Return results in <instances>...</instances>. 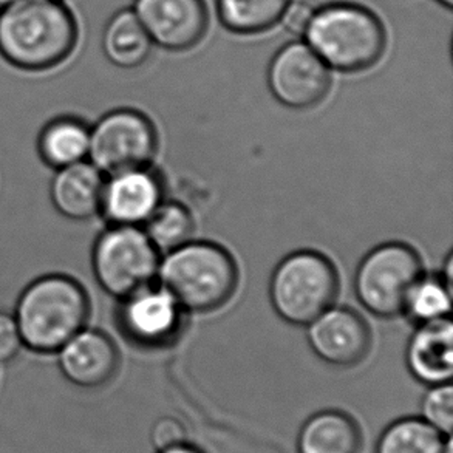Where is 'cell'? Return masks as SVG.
<instances>
[{
  "label": "cell",
  "instance_id": "cell-1",
  "mask_svg": "<svg viewBox=\"0 0 453 453\" xmlns=\"http://www.w3.org/2000/svg\"><path fill=\"white\" fill-rule=\"evenodd\" d=\"M78 39V20L64 0H18L0 12V56L19 70L61 65Z\"/></svg>",
  "mask_w": 453,
  "mask_h": 453
},
{
  "label": "cell",
  "instance_id": "cell-2",
  "mask_svg": "<svg viewBox=\"0 0 453 453\" xmlns=\"http://www.w3.org/2000/svg\"><path fill=\"white\" fill-rule=\"evenodd\" d=\"M90 310V297L76 279L45 274L25 287L12 316L25 349L37 355H56L87 326Z\"/></svg>",
  "mask_w": 453,
  "mask_h": 453
},
{
  "label": "cell",
  "instance_id": "cell-3",
  "mask_svg": "<svg viewBox=\"0 0 453 453\" xmlns=\"http://www.w3.org/2000/svg\"><path fill=\"white\" fill-rule=\"evenodd\" d=\"M157 279L184 311L208 314L233 299L239 266L223 246L190 240L161 258Z\"/></svg>",
  "mask_w": 453,
  "mask_h": 453
},
{
  "label": "cell",
  "instance_id": "cell-4",
  "mask_svg": "<svg viewBox=\"0 0 453 453\" xmlns=\"http://www.w3.org/2000/svg\"><path fill=\"white\" fill-rule=\"evenodd\" d=\"M303 36L326 67L342 73L373 67L387 47L380 19L356 4H331L312 12Z\"/></svg>",
  "mask_w": 453,
  "mask_h": 453
},
{
  "label": "cell",
  "instance_id": "cell-5",
  "mask_svg": "<svg viewBox=\"0 0 453 453\" xmlns=\"http://www.w3.org/2000/svg\"><path fill=\"white\" fill-rule=\"evenodd\" d=\"M337 295L336 266L322 252H293L277 265L271 276V305L279 318L296 326H306L330 310Z\"/></svg>",
  "mask_w": 453,
  "mask_h": 453
},
{
  "label": "cell",
  "instance_id": "cell-6",
  "mask_svg": "<svg viewBox=\"0 0 453 453\" xmlns=\"http://www.w3.org/2000/svg\"><path fill=\"white\" fill-rule=\"evenodd\" d=\"M424 276L417 250L403 242H388L367 252L355 273V295L361 305L380 319L404 314L405 302Z\"/></svg>",
  "mask_w": 453,
  "mask_h": 453
},
{
  "label": "cell",
  "instance_id": "cell-7",
  "mask_svg": "<svg viewBox=\"0 0 453 453\" xmlns=\"http://www.w3.org/2000/svg\"><path fill=\"white\" fill-rule=\"evenodd\" d=\"M159 262V251L142 227L109 225L93 245V276L99 288L118 301L150 287Z\"/></svg>",
  "mask_w": 453,
  "mask_h": 453
},
{
  "label": "cell",
  "instance_id": "cell-8",
  "mask_svg": "<svg viewBox=\"0 0 453 453\" xmlns=\"http://www.w3.org/2000/svg\"><path fill=\"white\" fill-rule=\"evenodd\" d=\"M157 149V129L142 111L118 109L90 126L88 161L104 175L150 165Z\"/></svg>",
  "mask_w": 453,
  "mask_h": 453
},
{
  "label": "cell",
  "instance_id": "cell-9",
  "mask_svg": "<svg viewBox=\"0 0 453 453\" xmlns=\"http://www.w3.org/2000/svg\"><path fill=\"white\" fill-rule=\"evenodd\" d=\"M184 322L186 311L161 287L150 285L118 303V330L138 349H169L183 334Z\"/></svg>",
  "mask_w": 453,
  "mask_h": 453
},
{
  "label": "cell",
  "instance_id": "cell-10",
  "mask_svg": "<svg viewBox=\"0 0 453 453\" xmlns=\"http://www.w3.org/2000/svg\"><path fill=\"white\" fill-rule=\"evenodd\" d=\"M266 78L273 96L295 111L316 107L330 92V68L306 42H289L279 50Z\"/></svg>",
  "mask_w": 453,
  "mask_h": 453
},
{
  "label": "cell",
  "instance_id": "cell-11",
  "mask_svg": "<svg viewBox=\"0 0 453 453\" xmlns=\"http://www.w3.org/2000/svg\"><path fill=\"white\" fill-rule=\"evenodd\" d=\"M306 328V339L314 355L333 367L359 365L372 347V333L365 319L347 306H331Z\"/></svg>",
  "mask_w": 453,
  "mask_h": 453
},
{
  "label": "cell",
  "instance_id": "cell-12",
  "mask_svg": "<svg viewBox=\"0 0 453 453\" xmlns=\"http://www.w3.org/2000/svg\"><path fill=\"white\" fill-rule=\"evenodd\" d=\"M134 12L152 43L169 51H186L208 31L204 0H135Z\"/></svg>",
  "mask_w": 453,
  "mask_h": 453
},
{
  "label": "cell",
  "instance_id": "cell-13",
  "mask_svg": "<svg viewBox=\"0 0 453 453\" xmlns=\"http://www.w3.org/2000/svg\"><path fill=\"white\" fill-rule=\"evenodd\" d=\"M163 202V180L146 167L105 175L101 211L109 225L142 227Z\"/></svg>",
  "mask_w": 453,
  "mask_h": 453
},
{
  "label": "cell",
  "instance_id": "cell-14",
  "mask_svg": "<svg viewBox=\"0 0 453 453\" xmlns=\"http://www.w3.org/2000/svg\"><path fill=\"white\" fill-rule=\"evenodd\" d=\"M56 355L64 378L81 388L109 384L119 368L117 343L98 328L84 326Z\"/></svg>",
  "mask_w": 453,
  "mask_h": 453
},
{
  "label": "cell",
  "instance_id": "cell-15",
  "mask_svg": "<svg viewBox=\"0 0 453 453\" xmlns=\"http://www.w3.org/2000/svg\"><path fill=\"white\" fill-rule=\"evenodd\" d=\"M405 362L411 373L426 386H441L452 380L453 324L450 318L417 325L407 343Z\"/></svg>",
  "mask_w": 453,
  "mask_h": 453
},
{
  "label": "cell",
  "instance_id": "cell-16",
  "mask_svg": "<svg viewBox=\"0 0 453 453\" xmlns=\"http://www.w3.org/2000/svg\"><path fill=\"white\" fill-rule=\"evenodd\" d=\"M105 175L88 159L56 169L50 196L56 211L68 220H90L99 215Z\"/></svg>",
  "mask_w": 453,
  "mask_h": 453
},
{
  "label": "cell",
  "instance_id": "cell-17",
  "mask_svg": "<svg viewBox=\"0 0 453 453\" xmlns=\"http://www.w3.org/2000/svg\"><path fill=\"white\" fill-rule=\"evenodd\" d=\"M361 430L355 419L341 411H324L312 415L297 438L299 453H357Z\"/></svg>",
  "mask_w": 453,
  "mask_h": 453
},
{
  "label": "cell",
  "instance_id": "cell-18",
  "mask_svg": "<svg viewBox=\"0 0 453 453\" xmlns=\"http://www.w3.org/2000/svg\"><path fill=\"white\" fill-rule=\"evenodd\" d=\"M37 152L51 169H62L88 159L90 126L76 117H59L43 126Z\"/></svg>",
  "mask_w": 453,
  "mask_h": 453
},
{
  "label": "cell",
  "instance_id": "cell-19",
  "mask_svg": "<svg viewBox=\"0 0 453 453\" xmlns=\"http://www.w3.org/2000/svg\"><path fill=\"white\" fill-rule=\"evenodd\" d=\"M103 50L119 68H136L148 61L152 41L134 10H119L111 16L103 35Z\"/></svg>",
  "mask_w": 453,
  "mask_h": 453
},
{
  "label": "cell",
  "instance_id": "cell-20",
  "mask_svg": "<svg viewBox=\"0 0 453 453\" xmlns=\"http://www.w3.org/2000/svg\"><path fill=\"white\" fill-rule=\"evenodd\" d=\"M293 0H217L221 24L237 35H260L282 22Z\"/></svg>",
  "mask_w": 453,
  "mask_h": 453
},
{
  "label": "cell",
  "instance_id": "cell-21",
  "mask_svg": "<svg viewBox=\"0 0 453 453\" xmlns=\"http://www.w3.org/2000/svg\"><path fill=\"white\" fill-rule=\"evenodd\" d=\"M376 453H452V440L423 418H403L382 432Z\"/></svg>",
  "mask_w": 453,
  "mask_h": 453
},
{
  "label": "cell",
  "instance_id": "cell-22",
  "mask_svg": "<svg viewBox=\"0 0 453 453\" xmlns=\"http://www.w3.org/2000/svg\"><path fill=\"white\" fill-rule=\"evenodd\" d=\"M194 217L189 209L178 202H161L142 226L159 252H171L192 240Z\"/></svg>",
  "mask_w": 453,
  "mask_h": 453
},
{
  "label": "cell",
  "instance_id": "cell-23",
  "mask_svg": "<svg viewBox=\"0 0 453 453\" xmlns=\"http://www.w3.org/2000/svg\"><path fill=\"white\" fill-rule=\"evenodd\" d=\"M452 310V283L442 276H423L405 302L404 316L421 325L449 318Z\"/></svg>",
  "mask_w": 453,
  "mask_h": 453
},
{
  "label": "cell",
  "instance_id": "cell-24",
  "mask_svg": "<svg viewBox=\"0 0 453 453\" xmlns=\"http://www.w3.org/2000/svg\"><path fill=\"white\" fill-rule=\"evenodd\" d=\"M421 413L426 423L450 436L453 426V388L450 382L430 387L424 396Z\"/></svg>",
  "mask_w": 453,
  "mask_h": 453
},
{
  "label": "cell",
  "instance_id": "cell-25",
  "mask_svg": "<svg viewBox=\"0 0 453 453\" xmlns=\"http://www.w3.org/2000/svg\"><path fill=\"white\" fill-rule=\"evenodd\" d=\"M150 438L153 446L159 452L186 442V429L177 418L163 417L153 424Z\"/></svg>",
  "mask_w": 453,
  "mask_h": 453
},
{
  "label": "cell",
  "instance_id": "cell-26",
  "mask_svg": "<svg viewBox=\"0 0 453 453\" xmlns=\"http://www.w3.org/2000/svg\"><path fill=\"white\" fill-rule=\"evenodd\" d=\"M24 349L16 319L12 312L0 311V364L12 362Z\"/></svg>",
  "mask_w": 453,
  "mask_h": 453
},
{
  "label": "cell",
  "instance_id": "cell-27",
  "mask_svg": "<svg viewBox=\"0 0 453 453\" xmlns=\"http://www.w3.org/2000/svg\"><path fill=\"white\" fill-rule=\"evenodd\" d=\"M311 16L312 12L310 6H306L305 4H291L282 20L288 31L296 35H303Z\"/></svg>",
  "mask_w": 453,
  "mask_h": 453
},
{
  "label": "cell",
  "instance_id": "cell-28",
  "mask_svg": "<svg viewBox=\"0 0 453 453\" xmlns=\"http://www.w3.org/2000/svg\"><path fill=\"white\" fill-rule=\"evenodd\" d=\"M158 453H203L202 450H198V449L194 448V446H190V444H180V446H175V448L165 449V450H159Z\"/></svg>",
  "mask_w": 453,
  "mask_h": 453
},
{
  "label": "cell",
  "instance_id": "cell-29",
  "mask_svg": "<svg viewBox=\"0 0 453 453\" xmlns=\"http://www.w3.org/2000/svg\"><path fill=\"white\" fill-rule=\"evenodd\" d=\"M16 2H18V0H0V12L5 10L8 6H12V4H16Z\"/></svg>",
  "mask_w": 453,
  "mask_h": 453
},
{
  "label": "cell",
  "instance_id": "cell-30",
  "mask_svg": "<svg viewBox=\"0 0 453 453\" xmlns=\"http://www.w3.org/2000/svg\"><path fill=\"white\" fill-rule=\"evenodd\" d=\"M438 4H441L442 6H446V8H452L453 0H436Z\"/></svg>",
  "mask_w": 453,
  "mask_h": 453
}]
</instances>
